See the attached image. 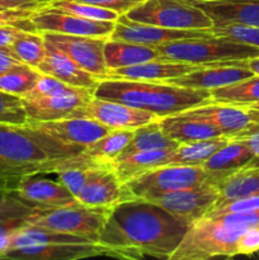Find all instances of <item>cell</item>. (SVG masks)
<instances>
[{
  "instance_id": "cell-1",
  "label": "cell",
  "mask_w": 259,
  "mask_h": 260,
  "mask_svg": "<svg viewBox=\"0 0 259 260\" xmlns=\"http://www.w3.org/2000/svg\"><path fill=\"white\" fill-rule=\"evenodd\" d=\"M188 226L155 203L130 198L111 207L95 244L102 255L170 260Z\"/></svg>"
},
{
  "instance_id": "cell-2",
  "label": "cell",
  "mask_w": 259,
  "mask_h": 260,
  "mask_svg": "<svg viewBox=\"0 0 259 260\" xmlns=\"http://www.w3.org/2000/svg\"><path fill=\"white\" fill-rule=\"evenodd\" d=\"M35 124L0 123V188L15 190L27 175L48 174L73 165H99Z\"/></svg>"
},
{
  "instance_id": "cell-3",
  "label": "cell",
  "mask_w": 259,
  "mask_h": 260,
  "mask_svg": "<svg viewBox=\"0 0 259 260\" xmlns=\"http://www.w3.org/2000/svg\"><path fill=\"white\" fill-rule=\"evenodd\" d=\"M93 95L150 112L157 118L174 116L211 103V90L206 89L185 88L161 81H137L117 78L102 79L94 89Z\"/></svg>"
},
{
  "instance_id": "cell-4",
  "label": "cell",
  "mask_w": 259,
  "mask_h": 260,
  "mask_svg": "<svg viewBox=\"0 0 259 260\" xmlns=\"http://www.w3.org/2000/svg\"><path fill=\"white\" fill-rule=\"evenodd\" d=\"M98 255L99 248L88 239L23 225L9 235L3 259L78 260Z\"/></svg>"
},
{
  "instance_id": "cell-5",
  "label": "cell",
  "mask_w": 259,
  "mask_h": 260,
  "mask_svg": "<svg viewBox=\"0 0 259 260\" xmlns=\"http://www.w3.org/2000/svg\"><path fill=\"white\" fill-rule=\"evenodd\" d=\"M250 228L254 226L203 216L188 226L184 238L170 260H208L216 256L233 258L238 255L239 239Z\"/></svg>"
},
{
  "instance_id": "cell-6",
  "label": "cell",
  "mask_w": 259,
  "mask_h": 260,
  "mask_svg": "<svg viewBox=\"0 0 259 260\" xmlns=\"http://www.w3.org/2000/svg\"><path fill=\"white\" fill-rule=\"evenodd\" d=\"M160 60L205 65V63L243 61L259 57V47L236 42L220 36L188 38L156 46Z\"/></svg>"
},
{
  "instance_id": "cell-7",
  "label": "cell",
  "mask_w": 259,
  "mask_h": 260,
  "mask_svg": "<svg viewBox=\"0 0 259 260\" xmlns=\"http://www.w3.org/2000/svg\"><path fill=\"white\" fill-rule=\"evenodd\" d=\"M109 210L111 208L88 207L76 200L63 207L41 211L32 216L24 225L80 236L96 243Z\"/></svg>"
},
{
  "instance_id": "cell-8",
  "label": "cell",
  "mask_w": 259,
  "mask_h": 260,
  "mask_svg": "<svg viewBox=\"0 0 259 260\" xmlns=\"http://www.w3.org/2000/svg\"><path fill=\"white\" fill-rule=\"evenodd\" d=\"M132 22L170 29H212V20L187 0H144L126 13Z\"/></svg>"
},
{
  "instance_id": "cell-9",
  "label": "cell",
  "mask_w": 259,
  "mask_h": 260,
  "mask_svg": "<svg viewBox=\"0 0 259 260\" xmlns=\"http://www.w3.org/2000/svg\"><path fill=\"white\" fill-rule=\"evenodd\" d=\"M207 180L201 165H161L123 183L126 200L141 198L150 193L172 192L196 187Z\"/></svg>"
},
{
  "instance_id": "cell-10",
  "label": "cell",
  "mask_w": 259,
  "mask_h": 260,
  "mask_svg": "<svg viewBox=\"0 0 259 260\" xmlns=\"http://www.w3.org/2000/svg\"><path fill=\"white\" fill-rule=\"evenodd\" d=\"M141 198L160 206L173 216L190 225L196 220L203 217L217 203L220 189L217 184L206 180L196 187L172 192L150 193Z\"/></svg>"
},
{
  "instance_id": "cell-11",
  "label": "cell",
  "mask_w": 259,
  "mask_h": 260,
  "mask_svg": "<svg viewBox=\"0 0 259 260\" xmlns=\"http://www.w3.org/2000/svg\"><path fill=\"white\" fill-rule=\"evenodd\" d=\"M30 20L40 33L53 32L84 37L109 38L116 27V22L85 19L47 5L33 12Z\"/></svg>"
},
{
  "instance_id": "cell-12",
  "label": "cell",
  "mask_w": 259,
  "mask_h": 260,
  "mask_svg": "<svg viewBox=\"0 0 259 260\" xmlns=\"http://www.w3.org/2000/svg\"><path fill=\"white\" fill-rule=\"evenodd\" d=\"M45 42L51 43L75 61L81 69L88 73L106 79L108 69L104 61V43L108 38L84 37V36H70L62 33L42 32Z\"/></svg>"
},
{
  "instance_id": "cell-13",
  "label": "cell",
  "mask_w": 259,
  "mask_h": 260,
  "mask_svg": "<svg viewBox=\"0 0 259 260\" xmlns=\"http://www.w3.org/2000/svg\"><path fill=\"white\" fill-rule=\"evenodd\" d=\"M93 90L43 98H22L28 122H50L65 118H88L86 106Z\"/></svg>"
},
{
  "instance_id": "cell-14",
  "label": "cell",
  "mask_w": 259,
  "mask_h": 260,
  "mask_svg": "<svg viewBox=\"0 0 259 260\" xmlns=\"http://www.w3.org/2000/svg\"><path fill=\"white\" fill-rule=\"evenodd\" d=\"M210 36H213L212 29H170V28L132 22L126 15L122 14L117 19L116 27L109 38L156 47L173 41L210 37Z\"/></svg>"
},
{
  "instance_id": "cell-15",
  "label": "cell",
  "mask_w": 259,
  "mask_h": 260,
  "mask_svg": "<svg viewBox=\"0 0 259 260\" xmlns=\"http://www.w3.org/2000/svg\"><path fill=\"white\" fill-rule=\"evenodd\" d=\"M253 75L255 74L250 69L244 66L240 61H226V62L205 63L185 75L169 79L163 83H170L185 88L213 90L239 83Z\"/></svg>"
},
{
  "instance_id": "cell-16",
  "label": "cell",
  "mask_w": 259,
  "mask_h": 260,
  "mask_svg": "<svg viewBox=\"0 0 259 260\" xmlns=\"http://www.w3.org/2000/svg\"><path fill=\"white\" fill-rule=\"evenodd\" d=\"M206 13L212 28L226 25L259 27V0H187Z\"/></svg>"
},
{
  "instance_id": "cell-17",
  "label": "cell",
  "mask_w": 259,
  "mask_h": 260,
  "mask_svg": "<svg viewBox=\"0 0 259 260\" xmlns=\"http://www.w3.org/2000/svg\"><path fill=\"white\" fill-rule=\"evenodd\" d=\"M86 117L95 119L112 129H135L159 119L150 112L94 95L86 106Z\"/></svg>"
},
{
  "instance_id": "cell-18",
  "label": "cell",
  "mask_w": 259,
  "mask_h": 260,
  "mask_svg": "<svg viewBox=\"0 0 259 260\" xmlns=\"http://www.w3.org/2000/svg\"><path fill=\"white\" fill-rule=\"evenodd\" d=\"M15 192L28 205L42 211L55 210L75 202L76 198L60 182L46 179L42 174L23 178Z\"/></svg>"
},
{
  "instance_id": "cell-19",
  "label": "cell",
  "mask_w": 259,
  "mask_h": 260,
  "mask_svg": "<svg viewBox=\"0 0 259 260\" xmlns=\"http://www.w3.org/2000/svg\"><path fill=\"white\" fill-rule=\"evenodd\" d=\"M46 134L69 145L85 149L112 131L93 118H65L50 122H29Z\"/></svg>"
},
{
  "instance_id": "cell-20",
  "label": "cell",
  "mask_w": 259,
  "mask_h": 260,
  "mask_svg": "<svg viewBox=\"0 0 259 260\" xmlns=\"http://www.w3.org/2000/svg\"><path fill=\"white\" fill-rule=\"evenodd\" d=\"M256 164H259V159L251 154L244 142L240 140L230 139L225 146L216 151L201 167L205 169L208 182L218 185L229 175Z\"/></svg>"
},
{
  "instance_id": "cell-21",
  "label": "cell",
  "mask_w": 259,
  "mask_h": 260,
  "mask_svg": "<svg viewBox=\"0 0 259 260\" xmlns=\"http://www.w3.org/2000/svg\"><path fill=\"white\" fill-rule=\"evenodd\" d=\"M45 41V40H43ZM46 56L42 62L38 65L37 70L41 74L51 75L63 83L76 88H84L94 90L101 79L93 74L81 69L68 55L56 48L51 43L45 42Z\"/></svg>"
},
{
  "instance_id": "cell-22",
  "label": "cell",
  "mask_w": 259,
  "mask_h": 260,
  "mask_svg": "<svg viewBox=\"0 0 259 260\" xmlns=\"http://www.w3.org/2000/svg\"><path fill=\"white\" fill-rule=\"evenodd\" d=\"M76 200L88 207L111 208L126 201V196L123 184L113 170L108 167H98Z\"/></svg>"
},
{
  "instance_id": "cell-23",
  "label": "cell",
  "mask_w": 259,
  "mask_h": 260,
  "mask_svg": "<svg viewBox=\"0 0 259 260\" xmlns=\"http://www.w3.org/2000/svg\"><path fill=\"white\" fill-rule=\"evenodd\" d=\"M197 119L208 122L220 129L225 136H233L250 124L251 118L244 106L225 103H208L183 112Z\"/></svg>"
},
{
  "instance_id": "cell-24",
  "label": "cell",
  "mask_w": 259,
  "mask_h": 260,
  "mask_svg": "<svg viewBox=\"0 0 259 260\" xmlns=\"http://www.w3.org/2000/svg\"><path fill=\"white\" fill-rule=\"evenodd\" d=\"M202 65L178 62V61L152 60L137 65L118 68L109 70L107 78L128 79L137 81H165L169 79L183 76Z\"/></svg>"
},
{
  "instance_id": "cell-25",
  "label": "cell",
  "mask_w": 259,
  "mask_h": 260,
  "mask_svg": "<svg viewBox=\"0 0 259 260\" xmlns=\"http://www.w3.org/2000/svg\"><path fill=\"white\" fill-rule=\"evenodd\" d=\"M174 149L151 150V151H140L128 155H119L112 160L108 167L113 170L114 174L123 183L154 169L161 165H168L169 156Z\"/></svg>"
},
{
  "instance_id": "cell-26",
  "label": "cell",
  "mask_w": 259,
  "mask_h": 260,
  "mask_svg": "<svg viewBox=\"0 0 259 260\" xmlns=\"http://www.w3.org/2000/svg\"><path fill=\"white\" fill-rule=\"evenodd\" d=\"M159 122L163 132L179 144L225 136L213 124L202 121V119L195 118V117L187 116L184 113L159 118Z\"/></svg>"
},
{
  "instance_id": "cell-27",
  "label": "cell",
  "mask_w": 259,
  "mask_h": 260,
  "mask_svg": "<svg viewBox=\"0 0 259 260\" xmlns=\"http://www.w3.org/2000/svg\"><path fill=\"white\" fill-rule=\"evenodd\" d=\"M104 61L109 70L118 68L137 65L152 60H160V53L154 46L141 43L127 42V41L108 40L104 43Z\"/></svg>"
},
{
  "instance_id": "cell-28",
  "label": "cell",
  "mask_w": 259,
  "mask_h": 260,
  "mask_svg": "<svg viewBox=\"0 0 259 260\" xmlns=\"http://www.w3.org/2000/svg\"><path fill=\"white\" fill-rule=\"evenodd\" d=\"M218 189L220 198L215 206L236 198L259 196V164L250 165L229 175L218 184Z\"/></svg>"
},
{
  "instance_id": "cell-29",
  "label": "cell",
  "mask_w": 259,
  "mask_h": 260,
  "mask_svg": "<svg viewBox=\"0 0 259 260\" xmlns=\"http://www.w3.org/2000/svg\"><path fill=\"white\" fill-rule=\"evenodd\" d=\"M230 141L229 136H218L212 139L198 140V141L179 144L172 151L168 164L174 165H202L216 151Z\"/></svg>"
},
{
  "instance_id": "cell-30",
  "label": "cell",
  "mask_w": 259,
  "mask_h": 260,
  "mask_svg": "<svg viewBox=\"0 0 259 260\" xmlns=\"http://www.w3.org/2000/svg\"><path fill=\"white\" fill-rule=\"evenodd\" d=\"M178 146H179V142L168 137L163 132L159 119H156V121L135 128L131 141L124 147L121 155H128L140 151H151V150L177 149Z\"/></svg>"
},
{
  "instance_id": "cell-31",
  "label": "cell",
  "mask_w": 259,
  "mask_h": 260,
  "mask_svg": "<svg viewBox=\"0 0 259 260\" xmlns=\"http://www.w3.org/2000/svg\"><path fill=\"white\" fill-rule=\"evenodd\" d=\"M134 136V129H112L109 134L83 150V154L103 167L116 159ZM109 168V167H108Z\"/></svg>"
},
{
  "instance_id": "cell-32",
  "label": "cell",
  "mask_w": 259,
  "mask_h": 260,
  "mask_svg": "<svg viewBox=\"0 0 259 260\" xmlns=\"http://www.w3.org/2000/svg\"><path fill=\"white\" fill-rule=\"evenodd\" d=\"M211 103L250 107L259 104V75L211 90Z\"/></svg>"
},
{
  "instance_id": "cell-33",
  "label": "cell",
  "mask_w": 259,
  "mask_h": 260,
  "mask_svg": "<svg viewBox=\"0 0 259 260\" xmlns=\"http://www.w3.org/2000/svg\"><path fill=\"white\" fill-rule=\"evenodd\" d=\"M9 52L19 62L37 69L46 56L42 35L40 32L22 30L9 47Z\"/></svg>"
},
{
  "instance_id": "cell-34",
  "label": "cell",
  "mask_w": 259,
  "mask_h": 260,
  "mask_svg": "<svg viewBox=\"0 0 259 260\" xmlns=\"http://www.w3.org/2000/svg\"><path fill=\"white\" fill-rule=\"evenodd\" d=\"M42 74L36 68L18 63L7 71L0 73V90L13 95L24 96L35 88Z\"/></svg>"
},
{
  "instance_id": "cell-35",
  "label": "cell",
  "mask_w": 259,
  "mask_h": 260,
  "mask_svg": "<svg viewBox=\"0 0 259 260\" xmlns=\"http://www.w3.org/2000/svg\"><path fill=\"white\" fill-rule=\"evenodd\" d=\"M41 211L24 202L15 190L0 188V223L19 222L24 225Z\"/></svg>"
},
{
  "instance_id": "cell-36",
  "label": "cell",
  "mask_w": 259,
  "mask_h": 260,
  "mask_svg": "<svg viewBox=\"0 0 259 260\" xmlns=\"http://www.w3.org/2000/svg\"><path fill=\"white\" fill-rule=\"evenodd\" d=\"M47 7L53 9L61 10L63 13L76 15V17L85 18L91 20H109V22H117L119 14L113 10L106 9V8L95 7L91 4H85L80 2H73V0H51Z\"/></svg>"
},
{
  "instance_id": "cell-37",
  "label": "cell",
  "mask_w": 259,
  "mask_h": 260,
  "mask_svg": "<svg viewBox=\"0 0 259 260\" xmlns=\"http://www.w3.org/2000/svg\"><path fill=\"white\" fill-rule=\"evenodd\" d=\"M98 167H101V165H73V167H66L57 170L56 174H57L58 182L65 185L66 189L76 198L84 189L88 180L90 179L95 168Z\"/></svg>"
},
{
  "instance_id": "cell-38",
  "label": "cell",
  "mask_w": 259,
  "mask_h": 260,
  "mask_svg": "<svg viewBox=\"0 0 259 260\" xmlns=\"http://www.w3.org/2000/svg\"><path fill=\"white\" fill-rule=\"evenodd\" d=\"M85 90H90V89L71 86L69 84L63 83V81L58 80V79L53 78V76L42 74L37 83H36L35 88L29 93L25 94L24 96H22V98H43V96L61 95V94L81 93V91Z\"/></svg>"
},
{
  "instance_id": "cell-39",
  "label": "cell",
  "mask_w": 259,
  "mask_h": 260,
  "mask_svg": "<svg viewBox=\"0 0 259 260\" xmlns=\"http://www.w3.org/2000/svg\"><path fill=\"white\" fill-rule=\"evenodd\" d=\"M0 123L25 124L28 117L23 106L22 96L0 90Z\"/></svg>"
},
{
  "instance_id": "cell-40",
  "label": "cell",
  "mask_w": 259,
  "mask_h": 260,
  "mask_svg": "<svg viewBox=\"0 0 259 260\" xmlns=\"http://www.w3.org/2000/svg\"><path fill=\"white\" fill-rule=\"evenodd\" d=\"M215 36L226 37L236 42L259 47V27H245V25H226V27L212 28Z\"/></svg>"
},
{
  "instance_id": "cell-41",
  "label": "cell",
  "mask_w": 259,
  "mask_h": 260,
  "mask_svg": "<svg viewBox=\"0 0 259 260\" xmlns=\"http://www.w3.org/2000/svg\"><path fill=\"white\" fill-rule=\"evenodd\" d=\"M259 210V196H249V197L236 198V200L229 201V202L221 203L211 208L206 217H213V216L225 215V213H238V212H251V211Z\"/></svg>"
},
{
  "instance_id": "cell-42",
  "label": "cell",
  "mask_w": 259,
  "mask_h": 260,
  "mask_svg": "<svg viewBox=\"0 0 259 260\" xmlns=\"http://www.w3.org/2000/svg\"><path fill=\"white\" fill-rule=\"evenodd\" d=\"M36 10L27 9H7L0 10V25H14L27 32H38L33 22L30 20V15Z\"/></svg>"
},
{
  "instance_id": "cell-43",
  "label": "cell",
  "mask_w": 259,
  "mask_h": 260,
  "mask_svg": "<svg viewBox=\"0 0 259 260\" xmlns=\"http://www.w3.org/2000/svg\"><path fill=\"white\" fill-rule=\"evenodd\" d=\"M230 139L240 140L241 142L246 145L251 154L259 159V123L258 122H251L250 124L241 129L238 134L230 136Z\"/></svg>"
},
{
  "instance_id": "cell-44",
  "label": "cell",
  "mask_w": 259,
  "mask_h": 260,
  "mask_svg": "<svg viewBox=\"0 0 259 260\" xmlns=\"http://www.w3.org/2000/svg\"><path fill=\"white\" fill-rule=\"evenodd\" d=\"M259 251V226L248 229L238 241V255H253Z\"/></svg>"
},
{
  "instance_id": "cell-45",
  "label": "cell",
  "mask_w": 259,
  "mask_h": 260,
  "mask_svg": "<svg viewBox=\"0 0 259 260\" xmlns=\"http://www.w3.org/2000/svg\"><path fill=\"white\" fill-rule=\"evenodd\" d=\"M73 2H80L85 3V4L95 5V7L106 8V9L113 10V12H117L119 15H122L126 14L128 10H131L132 8L136 7L144 0H73Z\"/></svg>"
},
{
  "instance_id": "cell-46",
  "label": "cell",
  "mask_w": 259,
  "mask_h": 260,
  "mask_svg": "<svg viewBox=\"0 0 259 260\" xmlns=\"http://www.w3.org/2000/svg\"><path fill=\"white\" fill-rule=\"evenodd\" d=\"M22 30L14 25H0V48L9 51V47Z\"/></svg>"
},
{
  "instance_id": "cell-47",
  "label": "cell",
  "mask_w": 259,
  "mask_h": 260,
  "mask_svg": "<svg viewBox=\"0 0 259 260\" xmlns=\"http://www.w3.org/2000/svg\"><path fill=\"white\" fill-rule=\"evenodd\" d=\"M46 7L37 2H27V0H0V10L7 9H27L37 10L40 8Z\"/></svg>"
},
{
  "instance_id": "cell-48",
  "label": "cell",
  "mask_w": 259,
  "mask_h": 260,
  "mask_svg": "<svg viewBox=\"0 0 259 260\" xmlns=\"http://www.w3.org/2000/svg\"><path fill=\"white\" fill-rule=\"evenodd\" d=\"M18 63H22V62H19L17 58L13 57L8 50H2V48H0V73L7 71L8 69L18 65Z\"/></svg>"
},
{
  "instance_id": "cell-49",
  "label": "cell",
  "mask_w": 259,
  "mask_h": 260,
  "mask_svg": "<svg viewBox=\"0 0 259 260\" xmlns=\"http://www.w3.org/2000/svg\"><path fill=\"white\" fill-rule=\"evenodd\" d=\"M244 66H246L248 69H250L254 74L259 75V57L249 58V60H243L240 61Z\"/></svg>"
},
{
  "instance_id": "cell-50",
  "label": "cell",
  "mask_w": 259,
  "mask_h": 260,
  "mask_svg": "<svg viewBox=\"0 0 259 260\" xmlns=\"http://www.w3.org/2000/svg\"><path fill=\"white\" fill-rule=\"evenodd\" d=\"M246 109H248V113H249V116H250L251 121L258 122L259 123V109L253 108V107H246Z\"/></svg>"
},
{
  "instance_id": "cell-51",
  "label": "cell",
  "mask_w": 259,
  "mask_h": 260,
  "mask_svg": "<svg viewBox=\"0 0 259 260\" xmlns=\"http://www.w3.org/2000/svg\"><path fill=\"white\" fill-rule=\"evenodd\" d=\"M27 2H37V3H41V4H43V5H47L51 0H27Z\"/></svg>"
},
{
  "instance_id": "cell-52",
  "label": "cell",
  "mask_w": 259,
  "mask_h": 260,
  "mask_svg": "<svg viewBox=\"0 0 259 260\" xmlns=\"http://www.w3.org/2000/svg\"><path fill=\"white\" fill-rule=\"evenodd\" d=\"M250 107H253V108H258V109H259V104H255V106H250Z\"/></svg>"
}]
</instances>
